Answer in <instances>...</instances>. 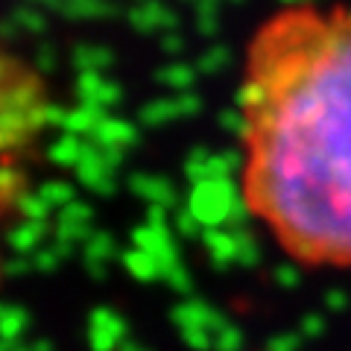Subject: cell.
<instances>
[{
	"label": "cell",
	"instance_id": "1",
	"mask_svg": "<svg viewBox=\"0 0 351 351\" xmlns=\"http://www.w3.org/2000/svg\"><path fill=\"white\" fill-rule=\"evenodd\" d=\"M243 199L290 258L351 272V9L287 6L246 53Z\"/></svg>",
	"mask_w": 351,
	"mask_h": 351
}]
</instances>
